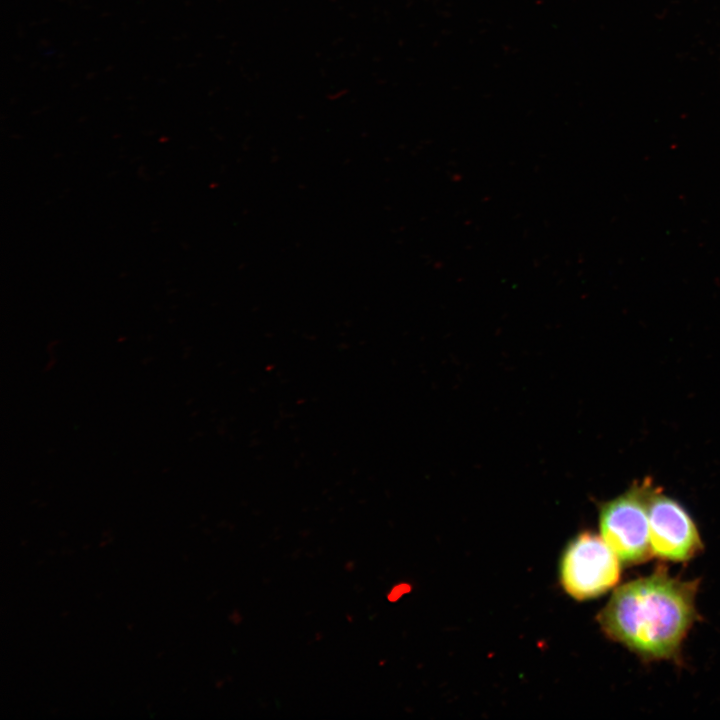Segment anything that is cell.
<instances>
[{
    "label": "cell",
    "instance_id": "cell-2",
    "mask_svg": "<svg viewBox=\"0 0 720 720\" xmlns=\"http://www.w3.org/2000/svg\"><path fill=\"white\" fill-rule=\"evenodd\" d=\"M652 486L646 478L600 506L601 536L623 563L639 564L653 555L648 516Z\"/></svg>",
    "mask_w": 720,
    "mask_h": 720
},
{
    "label": "cell",
    "instance_id": "cell-1",
    "mask_svg": "<svg viewBox=\"0 0 720 720\" xmlns=\"http://www.w3.org/2000/svg\"><path fill=\"white\" fill-rule=\"evenodd\" d=\"M698 581L663 568L618 587L598 615L602 631L648 660L672 659L696 618Z\"/></svg>",
    "mask_w": 720,
    "mask_h": 720
},
{
    "label": "cell",
    "instance_id": "cell-4",
    "mask_svg": "<svg viewBox=\"0 0 720 720\" xmlns=\"http://www.w3.org/2000/svg\"><path fill=\"white\" fill-rule=\"evenodd\" d=\"M648 516L654 555L671 561H686L702 550L700 535L689 514L654 485L648 499Z\"/></svg>",
    "mask_w": 720,
    "mask_h": 720
},
{
    "label": "cell",
    "instance_id": "cell-3",
    "mask_svg": "<svg viewBox=\"0 0 720 720\" xmlns=\"http://www.w3.org/2000/svg\"><path fill=\"white\" fill-rule=\"evenodd\" d=\"M620 579V559L604 538L585 531L573 538L560 561V582L576 600L596 598Z\"/></svg>",
    "mask_w": 720,
    "mask_h": 720
}]
</instances>
